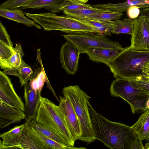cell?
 <instances>
[{
	"label": "cell",
	"mask_w": 149,
	"mask_h": 149,
	"mask_svg": "<svg viewBox=\"0 0 149 149\" xmlns=\"http://www.w3.org/2000/svg\"><path fill=\"white\" fill-rule=\"evenodd\" d=\"M88 109L96 140L111 149H144L131 126L109 120L97 113L90 102Z\"/></svg>",
	"instance_id": "6da1fadb"
},
{
	"label": "cell",
	"mask_w": 149,
	"mask_h": 149,
	"mask_svg": "<svg viewBox=\"0 0 149 149\" xmlns=\"http://www.w3.org/2000/svg\"><path fill=\"white\" fill-rule=\"evenodd\" d=\"M149 61V50H135L128 46L107 65L115 78L134 79L141 76L143 67Z\"/></svg>",
	"instance_id": "7a4b0ae2"
},
{
	"label": "cell",
	"mask_w": 149,
	"mask_h": 149,
	"mask_svg": "<svg viewBox=\"0 0 149 149\" xmlns=\"http://www.w3.org/2000/svg\"><path fill=\"white\" fill-rule=\"evenodd\" d=\"M62 94L70 102L78 120L81 130L79 140L88 144L95 141L96 139L88 109L91 97L77 85L64 87Z\"/></svg>",
	"instance_id": "3957f363"
},
{
	"label": "cell",
	"mask_w": 149,
	"mask_h": 149,
	"mask_svg": "<svg viewBox=\"0 0 149 149\" xmlns=\"http://www.w3.org/2000/svg\"><path fill=\"white\" fill-rule=\"evenodd\" d=\"M29 18L36 21L47 31H59L69 34L97 33L92 26L79 19L67 15L45 13H24Z\"/></svg>",
	"instance_id": "277c9868"
},
{
	"label": "cell",
	"mask_w": 149,
	"mask_h": 149,
	"mask_svg": "<svg viewBox=\"0 0 149 149\" xmlns=\"http://www.w3.org/2000/svg\"><path fill=\"white\" fill-rule=\"evenodd\" d=\"M35 119L54 132L68 147H74V139L62 117L58 105L47 98L41 97L40 104Z\"/></svg>",
	"instance_id": "5b68a950"
},
{
	"label": "cell",
	"mask_w": 149,
	"mask_h": 149,
	"mask_svg": "<svg viewBox=\"0 0 149 149\" xmlns=\"http://www.w3.org/2000/svg\"><path fill=\"white\" fill-rule=\"evenodd\" d=\"M110 92L111 96L120 97L127 102L132 113L147 110L145 104L149 95L136 87L134 79L117 78L111 83Z\"/></svg>",
	"instance_id": "8992f818"
},
{
	"label": "cell",
	"mask_w": 149,
	"mask_h": 149,
	"mask_svg": "<svg viewBox=\"0 0 149 149\" xmlns=\"http://www.w3.org/2000/svg\"><path fill=\"white\" fill-rule=\"evenodd\" d=\"M94 33L67 34L62 36L76 46L80 54L86 53L88 50L93 48L124 49L119 42Z\"/></svg>",
	"instance_id": "52a82bcc"
},
{
	"label": "cell",
	"mask_w": 149,
	"mask_h": 149,
	"mask_svg": "<svg viewBox=\"0 0 149 149\" xmlns=\"http://www.w3.org/2000/svg\"><path fill=\"white\" fill-rule=\"evenodd\" d=\"M134 20L130 47L136 50H149V19L144 16L139 15Z\"/></svg>",
	"instance_id": "ba28073f"
},
{
	"label": "cell",
	"mask_w": 149,
	"mask_h": 149,
	"mask_svg": "<svg viewBox=\"0 0 149 149\" xmlns=\"http://www.w3.org/2000/svg\"><path fill=\"white\" fill-rule=\"evenodd\" d=\"M0 101L24 111V104L15 91L11 79L0 71Z\"/></svg>",
	"instance_id": "9c48e42d"
},
{
	"label": "cell",
	"mask_w": 149,
	"mask_h": 149,
	"mask_svg": "<svg viewBox=\"0 0 149 149\" xmlns=\"http://www.w3.org/2000/svg\"><path fill=\"white\" fill-rule=\"evenodd\" d=\"M59 107L60 113L66 123L72 136L76 141L81 135L80 125L75 112L69 100L59 96Z\"/></svg>",
	"instance_id": "30bf717a"
},
{
	"label": "cell",
	"mask_w": 149,
	"mask_h": 149,
	"mask_svg": "<svg viewBox=\"0 0 149 149\" xmlns=\"http://www.w3.org/2000/svg\"><path fill=\"white\" fill-rule=\"evenodd\" d=\"M79 53L76 46L67 41L62 45L60 52V60L62 68L69 74L74 75L77 71Z\"/></svg>",
	"instance_id": "8fae6325"
},
{
	"label": "cell",
	"mask_w": 149,
	"mask_h": 149,
	"mask_svg": "<svg viewBox=\"0 0 149 149\" xmlns=\"http://www.w3.org/2000/svg\"><path fill=\"white\" fill-rule=\"evenodd\" d=\"M41 96V93L36 92L31 88L29 82L24 86L25 122L35 118L40 104Z\"/></svg>",
	"instance_id": "7c38bea8"
},
{
	"label": "cell",
	"mask_w": 149,
	"mask_h": 149,
	"mask_svg": "<svg viewBox=\"0 0 149 149\" xmlns=\"http://www.w3.org/2000/svg\"><path fill=\"white\" fill-rule=\"evenodd\" d=\"M25 118V113L24 111L0 101L1 129L12 123H20Z\"/></svg>",
	"instance_id": "4fadbf2b"
},
{
	"label": "cell",
	"mask_w": 149,
	"mask_h": 149,
	"mask_svg": "<svg viewBox=\"0 0 149 149\" xmlns=\"http://www.w3.org/2000/svg\"><path fill=\"white\" fill-rule=\"evenodd\" d=\"M25 127V123L16 125L8 131L1 134L0 149H21L20 138Z\"/></svg>",
	"instance_id": "5bb4252c"
},
{
	"label": "cell",
	"mask_w": 149,
	"mask_h": 149,
	"mask_svg": "<svg viewBox=\"0 0 149 149\" xmlns=\"http://www.w3.org/2000/svg\"><path fill=\"white\" fill-rule=\"evenodd\" d=\"M24 129L42 149H79L74 147H68L58 143L35 130L27 122H25Z\"/></svg>",
	"instance_id": "9a60e30c"
},
{
	"label": "cell",
	"mask_w": 149,
	"mask_h": 149,
	"mask_svg": "<svg viewBox=\"0 0 149 149\" xmlns=\"http://www.w3.org/2000/svg\"><path fill=\"white\" fill-rule=\"evenodd\" d=\"M123 49L106 48H93L88 50L86 53L90 60L96 62L103 63L107 65Z\"/></svg>",
	"instance_id": "2e32d148"
},
{
	"label": "cell",
	"mask_w": 149,
	"mask_h": 149,
	"mask_svg": "<svg viewBox=\"0 0 149 149\" xmlns=\"http://www.w3.org/2000/svg\"><path fill=\"white\" fill-rule=\"evenodd\" d=\"M21 10L18 8L9 9L0 6V16L8 19L21 23L29 27H35L40 29L41 26L33 19H29Z\"/></svg>",
	"instance_id": "e0dca14e"
},
{
	"label": "cell",
	"mask_w": 149,
	"mask_h": 149,
	"mask_svg": "<svg viewBox=\"0 0 149 149\" xmlns=\"http://www.w3.org/2000/svg\"><path fill=\"white\" fill-rule=\"evenodd\" d=\"M136 6L139 8L149 7V0H127L125 2L113 4L111 3L96 4V8L110 11L122 13L127 11L130 7Z\"/></svg>",
	"instance_id": "ac0fdd59"
},
{
	"label": "cell",
	"mask_w": 149,
	"mask_h": 149,
	"mask_svg": "<svg viewBox=\"0 0 149 149\" xmlns=\"http://www.w3.org/2000/svg\"><path fill=\"white\" fill-rule=\"evenodd\" d=\"M66 0H32L19 8L21 10L28 9H38L42 8L52 13H58Z\"/></svg>",
	"instance_id": "d6986e66"
},
{
	"label": "cell",
	"mask_w": 149,
	"mask_h": 149,
	"mask_svg": "<svg viewBox=\"0 0 149 149\" xmlns=\"http://www.w3.org/2000/svg\"><path fill=\"white\" fill-rule=\"evenodd\" d=\"M3 72L6 74L17 76L19 78L21 86H24L34 78L32 68L23 60L19 66L4 69Z\"/></svg>",
	"instance_id": "ffe728a7"
},
{
	"label": "cell",
	"mask_w": 149,
	"mask_h": 149,
	"mask_svg": "<svg viewBox=\"0 0 149 149\" xmlns=\"http://www.w3.org/2000/svg\"><path fill=\"white\" fill-rule=\"evenodd\" d=\"M131 127L137 134L139 141L146 140L149 134V109L145 111Z\"/></svg>",
	"instance_id": "44dd1931"
},
{
	"label": "cell",
	"mask_w": 149,
	"mask_h": 149,
	"mask_svg": "<svg viewBox=\"0 0 149 149\" xmlns=\"http://www.w3.org/2000/svg\"><path fill=\"white\" fill-rule=\"evenodd\" d=\"M77 19L90 25L96 30V33L104 37L111 35L115 26L114 21H100L86 18Z\"/></svg>",
	"instance_id": "7402d4cb"
},
{
	"label": "cell",
	"mask_w": 149,
	"mask_h": 149,
	"mask_svg": "<svg viewBox=\"0 0 149 149\" xmlns=\"http://www.w3.org/2000/svg\"><path fill=\"white\" fill-rule=\"evenodd\" d=\"M37 52L38 56L39 58H38L39 61L41 66V70L36 77H34L32 79L29 81L30 86L36 92L41 93L45 82H46L47 84V87L52 91L54 95H55L56 94L48 81L43 67L41 59L40 58V49L38 50Z\"/></svg>",
	"instance_id": "603a6c76"
},
{
	"label": "cell",
	"mask_w": 149,
	"mask_h": 149,
	"mask_svg": "<svg viewBox=\"0 0 149 149\" xmlns=\"http://www.w3.org/2000/svg\"><path fill=\"white\" fill-rule=\"evenodd\" d=\"M14 49L15 52L11 57L6 60H0L1 69L4 70L20 65L22 60V57L24 55L21 45L20 43L16 44Z\"/></svg>",
	"instance_id": "cb8c5ba5"
},
{
	"label": "cell",
	"mask_w": 149,
	"mask_h": 149,
	"mask_svg": "<svg viewBox=\"0 0 149 149\" xmlns=\"http://www.w3.org/2000/svg\"><path fill=\"white\" fill-rule=\"evenodd\" d=\"M113 21L115 26L112 33L132 35L134 25V19L125 18L122 20L118 19Z\"/></svg>",
	"instance_id": "d4e9b609"
},
{
	"label": "cell",
	"mask_w": 149,
	"mask_h": 149,
	"mask_svg": "<svg viewBox=\"0 0 149 149\" xmlns=\"http://www.w3.org/2000/svg\"><path fill=\"white\" fill-rule=\"evenodd\" d=\"M26 122L36 131L58 143L64 145L63 141L58 136L39 123L35 118Z\"/></svg>",
	"instance_id": "484cf974"
},
{
	"label": "cell",
	"mask_w": 149,
	"mask_h": 149,
	"mask_svg": "<svg viewBox=\"0 0 149 149\" xmlns=\"http://www.w3.org/2000/svg\"><path fill=\"white\" fill-rule=\"evenodd\" d=\"M107 10H108L94 8L92 9L84 8L77 10H65L63 11V12L66 15L79 18L86 17Z\"/></svg>",
	"instance_id": "4316f807"
},
{
	"label": "cell",
	"mask_w": 149,
	"mask_h": 149,
	"mask_svg": "<svg viewBox=\"0 0 149 149\" xmlns=\"http://www.w3.org/2000/svg\"><path fill=\"white\" fill-rule=\"evenodd\" d=\"M123 15V13L121 12H112L108 10L93 14L84 18L100 21H110L119 19Z\"/></svg>",
	"instance_id": "83f0119b"
},
{
	"label": "cell",
	"mask_w": 149,
	"mask_h": 149,
	"mask_svg": "<svg viewBox=\"0 0 149 149\" xmlns=\"http://www.w3.org/2000/svg\"><path fill=\"white\" fill-rule=\"evenodd\" d=\"M20 146L21 149H42L24 128L20 138Z\"/></svg>",
	"instance_id": "f1b7e54d"
},
{
	"label": "cell",
	"mask_w": 149,
	"mask_h": 149,
	"mask_svg": "<svg viewBox=\"0 0 149 149\" xmlns=\"http://www.w3.org/2000/svg\"><path fill=\"white\" fill-rule=\"evenodd\" d=\"M91 5L82 3L67 0L61 7L62 11L79 10L84 8H93Z\"/></svg>",
	"instance_id": "f546056e"
},
{
	"label": "cell",
	"mask_w": 149,
	"mask_h": 149,
	"mask_svg": "<svg viewBox=\"0 0 149 149\" xmlns=\"http://www.w3.org/2000/svg\"><path fill=\"white\" fill-rule=\"evenodd\" d=\"M14 47H12L3 42L0 41V60L9 58L15 53Z\"/></svg>",
	"instance_id": "4dcf8cb0"
},
{
	"label": "cell",
	"mask_w": 149,
	"mask_h": 149,
	"mask_svg": "<svg viewBox=\"0 0 149 149\" xmlns=\"http://www.w3.org/2000/svg\"><path fill=\"white\" fill-rule=\"evenodd\" d=\"M32 0H7L0 6L9 9L18 8L26 4Z\"/></svg>",
	"instance_id": "1f68e13d"
},
{
	"label": "cell",
	"mask_w": 149,
	"mask_h": 149,
	"mask_svg": "<svg viewBox=\"0 0 149 149\" xmlns=\"http://www.w3.org/2000/svg\"><path fill=\"white\" fill-rule=\"evenodd\" d=\"M134 80L136 87L149 95V80L140 77Z\"/></svg>",
	"instance_id": "d6a6232c"
},
{
	"label": "cell",
	"mask_w": 149,
	"mask_h": 149,
	"mask_svg": "<svg viewBox=\"0 0 149 149\" xmlns=\"http://www.w3.org/2000/svg\"><path fill=\"white\" fill-rule=\"evenodd\" d=\"M0 41L3 42L11 47H13V44L10 40L6 29L1 21L0 22Z\"/></svg>",
	"instance_id": "836d02e7"
},
{
	"label": "cell",
	"mask_w": 149,
	"mask_h": 149,
	"mask_svg": "<svg viewBox=\"0 0 149 149\" xmlns=\"http://www.w3.org/2000/svg\"><path fill=\"white\" fill-rule=\"evenodd\" d=\"M139 8L136 6H133L130 8L127 11L129 17L131 19H134L138 17L140 12Z\"/></svg>",
	"instance_id": "e575fe53"
},
{
	"label": "cell",
	"mask_w": 149,
	"mask_h": 149,
	"mask_svg": "<svg viewBox=\"0 0 149 149\" xmlns=\"http://www.w3.org/2000/svg\"><path fill=\"white\" fill-rule=\"evenodd\" d=\"M141 77L149 80V61L146 62L142 68Z\"/></svg>",
	"instance_id": "d590c367"
},
{
	"label": "cell",
	"mask_w": 149,
	"mask_h": 149,
	"mask_svg": "<svg viewBox=\"0 0 149 149\" xmlns=\"http://www.w3.org/2000/svg\"><path fill=\"white\" fill-rule=\"evenodd\" d=\"M139 15L144 16L149 19V7L143 8L140 11Z\"/></svg>",
	"instance_id": "8d00e7d4"
},
{
	"label": "cell",
	"mask_w": 149,
	"mask_h": 149,
	"mask_svg": "<svg viewBox=\"0 0 149 149\" xmlns=\"http://www.w3.org/2000/svg\"><path fill=\"white\" fill-rule=\"evenodd\" d=\"M72 1H74L75 2H77L81 3H86L87 2L88 0H67Z\"/></svg>",
	"instance_id": "74e56055"
},
{
	"label": "cell",
	"mask_w": 149,
	"mask_h": 149,
	"mask_svg": "<svg viewBox=\"0 0 149 149\" xmlns=\"http://www.w3.org/2000/svg\"><path fill=\"white\" fill-rule=\"evenodd\" d=\"M145 107L147 110L149 109V98L146 103Z\"/></svg>",
	"instance_id": "f35d334b"
},
{
	"label": "cell",
	"mask_w": 149,
	"mask_h": 149,
	"mask_svg": "<svg viewBox=\"0 0 149 149\" xmlns=\"http://www.w3.org/2000/svg\"><path fill=\"white\" fill-rule=\"evenodd\" d=\"M144 149H149V142H147L145 144V146H144Z\"/></svg>",
	"instance_id": "ab89813d"
},
{
	"label": "cell",
	"mask_w": 149,
	"mask_h": 149,
	"mask_svg": "<svg viewBox=\"0 0 149 149\" xmlns=\"http://www.w3.org/2000/svg\"><path fill=\"white\" fill-rule=\"evenodd\" d=\"M147 141H149V134L147 139H146Z\"/></svg>",
	"instance_id": "60d3db41"
}]
</instances>
